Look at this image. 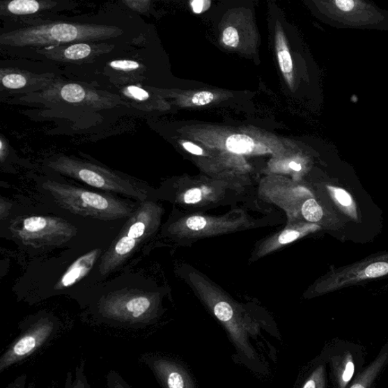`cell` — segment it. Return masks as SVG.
I'll return each instance as SVG.
<instances>
[{
  "label": "cell",
  "mask_w": 388,
  "mask_h": 388,
  "mask_svg": "<svg viewBox=\"0 0 388 388\" xmlns=\"http://www.w3.org/2000/svg\"><path fill=\"white\" fill-rule=\"evenodd\" d=\"M120 33L121 30L115 26L56 22L3 33L0 42L13 47L45 46L107 40Z\"/></svg>",
  "instance_id": "1"
},
{
  "label": "cell",
  "mask_w": 388,
  "mask_h": 388,
  "mask_svg": "<svg viewBox=\"0 0 388 388\" xmlns=\"http://www.w3.org/2000/svg\"><path fill=\"white\" fill-rule=\"evenodd\" d=\"M42 187L59 207L80 217L107 222L131 217L134 212L132 205L111 195L50 180Z\"/></svg>",
  "instance_id": "2"
},
{
  "label": "cell",
  "mask_w": 388,
  "mask_h": 388,
  "mask_svg": "<svg viewBox=\"0 0 388 388\" xmlns=\"http://www.w3.org/2000/svg\"><path fill=\"white\" fill-rule=\"evenodd\" d=\"M48 166L65 176L70 177L107 192L124 195L143 202L146 195L132 180L115 171L72 157L59 156L49 161Z\"/></svg>",
  "instance_id": "3"
},
{
  "label": "cell",
  "mask_w": 388,
  "mask_h": 388,
  "mask_svg": "<svg viewBox=\"0 0 388 388\" xmlns=\"http://www.w3.org/2000/svg\"><path fill=\"white\" fill-rule=\"evenodd\" d=\"M157 215V208L153 203H141L126 222L114 243L102 257L101 275L105 276L116 270L127 260L156 228Z\"/></svg>",
  "instance_id": "4"
},
{
  "label": "cell",
  "mask_w": 388,
  "mask_h": 388,
  "mask_svg": "<svg viewBox=\"0 0 388 388\" xmlns=\"http://www.w3.org/2000/svg\"><path fill=\"white\" fill-rule=\"evenodd\" d=\"M157 299L148 293L124 290L101 299V315L111 321L128 325L148 324L157 314Z\"/></svg>",
  "instance_id": "5"
},
{
  "label": "cell",
  "mask_w": 388,
  "mask_h": 388,
  "mask_svg": "<svg viewBox=\"0 0 388 388\" xmlns=\"http://www.w3.org/2000/svg\"><path fill=\"white\" fill-rule=\"evenodd\" d=\"M10 229L24 245L34 248L61 246L77 233L76 227L68 221L44 215L17 219Z\"/></svg>",
  "instance_id": "6"
},
{
  "label": "cell",
  "mask_w": 388,
  "mask_h": 388,
  "mask_svg": "<svg viewBox=\"0 0 388 388\" xmlns=\"http://www.w3.org/2000/svg\"><path fill=\"white\" fill-rule=\"evenodd\" d=\"M21 334L0 357V373L27 359L53 339L59 329L54 318L42 316L20 327Z\"/></svg>",
  "instance_id": "7"
},
{
  "label": "cell",
  "mask_w": 388,
  "mask_h": 388,
  "mask_svg": "<svg viewBox=\"0 0 388 388\" xmlns=\"http://www.w3.org/2000/svg\"><path fill=\"white\" fill-rule=\"evenodd\" d=\"M141 361L152 371L162 388H196L192 374L176 359L148 352Z\"/></svg>",
  "instance_id": "8"
},
{
  "label": "cell",
  "mask_w": 388,
  "mask_h": 388,
  "mask_svg": "<svg viewBox=\"0 0 388 388\" xmlns=\"http://www.w3.org/2000/svg\"><path fill=\"white\" fill-rule=\"evenodd\" d=\"M386 274H388V254L371 258L337 272L327 281L329 286L326 290L341 288L352 283L379 278Z\"/></svg>",
  "instance_id": "9"
},
{
  "label": "cell",
  "mask_w": 388,
  "mask_h": 388,
  "mask_svg": "<svg viewBox=\"0 0 388 388\" xmlns=\"http://www.w3.org/2000/svg\"><path fill=\"white\" fill-rule=\"evenodd\" d=\"M101 253V249H95L77 258L63 274L54 288L62 290L79 282L91 271Z\"/></svg>",
  "instance_id": "10"
},
{
  "label": "cell",
  "mask_w": 388,
  "mask_h": 388,
  "mask_svg": "<svg viewBox=\"0 0 388 388\" xmlns=\"http://www.w3.org/2000/svg\"><path fill=\"white\" fill-rule=\"evenodd\" d=\"M277 51L281 71L286 75L288 80L290 81L293 61L286 40L281 32H278L277 34Z\"/></svg>",
  "instance_id": "11"
},
{
  "label": "cell",
  "mask_w": 388,
  "mask_h": 388,
  "mask_svg": "<svg viewBox=\"0 0 388 388\" xmlns=\"http://www.w3.org/2000/svg\"><path fill=\"white\" fill-rule=\"evenodd\" d=\"M85 370V362L81 360L77 365L74 374L72 372L67 373L64 388H91Z\"/></svg>",
  "instance_id": "12"
},
{
  "label": "cell",
  "mask_w": 388,
  "mask_h": 388,
  "mask_svg": "<svg viewBox=\"0 0 388 388\" xmlns=\"http://www.w3.org/2000/svg\"><path fill=\"white\" fill-rule=\"evenodd\" d=\"M226 146L229 151L238 154L251 153L254 148V141L252 138L245 134H234L230 136L226 141Z\"/></svg>",
  "instance_id": "13"
},
{
  "label": "cell",
  "mask_w": 388,
  "mask_h": 388,
  "mask_svg": "<svg viewBox=\"0 0 388 388\" xmlns=\"http://www.w3.org/2000/svg\"><path fill=\"white\" fill-rule=\"evenodd\" d=\"M42 6L36 0H13L6 4V10L13 15H23L36 13Z\"/></svg>",
  "instance_id": "14"
},
{
  "label": "cell",
  "mask_w": 388,
  "mask_h": 388,
  "mask_svg": "<svg viewBox=\"0 0 388 388\" xmlns=\"http://www.w3.org/2000/svg\"><path fill=\"white\" fill-rule=\"evenodd\" d=\"M60 95L62 98L69 103H80L87 98V92L81 85L68 84L63 86Z\"/></svg>",
  "instance_id": "15"
},
{
  "label": "cell",
  "mask_w": 388,
  "mask_h": 388,
  "mask_svg": "<svg viewBox=\"0 0 388 388\" xmlns=\"http://www.w3.org/2000/svg\"><path fill=\"white\" fill-rule=\"evenodd\" d=\"M302 213L309 222H317L323 217L322 207L313 199L306 201L302 207Z\"/></svg>",
  "instance_id": "16"
},
{
  "label": "cell",
  "mask_w": 388,
  "mask_h": 388,
  "mask_svg": "<svg viewBox=\"0 0 388 388\" xmlns=\"http://www.w3.org/2000/svg\"><path fill=\"white\" fill-rule=\"evenodd\" d=\"M91 47L85 42H79L65 49L64 56L68 60H80L91 55Z\"/></svg>",
  "instance_id": "17"
},
{
  "label": "cell",
  "mask_w": 388,
  "mask_h": 388,
  "mask_svg": "<svg viewBox=\"0 0 388 388\" xmlns=\"http://www.w3.org/2000/svg\"><path fill=\"white\" fill-rule=\"evenodd\" d=\"M1 82L4 87L8 89H20L27 84L24 76L16 73L2 75Z\"/></svg>",
  "instance_id": "18"
},
{
  "label": "cell",
  "mask_w": 388,
  "mask_h": 388,
  "mask_svg": "<svg viewBox=\"0 0 388 388\" xmlns=\"http://www.w3.org/2000/svg\"><path fill=\"white\" fill-rule=\"evenodd\" d=\"M107 382L108 388H132L115 370H111L107 374Z\"/></svg>",
  "instance_id": "19"
},
{
  "label": "cell",
  "mask_w": 388,
  "mask_h": 388,
  "mask_svg": "<svg viewBox=\"0 0 388 388\" xmlns=\"http://www.w3.org/2000/svg\"><path fill=\"white\" fill-rule=\"evenodd\" d=\"M123 93L127 98H130L137 101L143 102L150 98V94L148 91L135 85L128 86V87L124 89Z\"/></svg>",
  "instance_id": "20"
},
{
  "label": "cell",
  "mask_w": 388,
  "mask_h": 388,
  "mask_svg": "<svg viewBox=\"0 0 388 388\" xmlns=\"http://www.w3.org/2000/svg\"><path fill=\"white\" fill-rule=\"evenodd\" d=\"M111 68L117 71L131 72L140 68L141 65L133 60H115L109 64Z\"/></svg>",
  "instance_id": "21"
},
{
  "label": "cell",
  "mask_w": 388,
  "mask_h": 388,
  "mask_svg": "<svg viewBox=\"0 0 388 388\" xmlns=\"http://www.w3.org/2000/svg\"><path fill=\"white\" fill-rule=\"evenodd\" d=\"M331 193L334 199L343 207H349L352 205V200L350 195L345 192L344 189L341 188L329 187Z\"/></svg>",
  "instance_id": "22"
},
{
  "label": "cell",
  "mask_w": 388,
  "mask_h": 388,
  "mask_svg": "<svg viewBox=\"0 0 388 388\" xmlns=\"http://www.w3.org/2000/svg\"><path fill=\"white\" fill-rule=\"evenodd\" d=\"M222 40L226 45L235 48L239 44V34L236 29L229 27L223 32Z\"/></svg>",
  "instance_id": "23"
},
{
  "label": "cell",
  "mask_w": 388,
  "mask_h": 388,
  "mask_svg": "<svg viewBox=\"0 0 388 388\" xmlns=\"http://www.w3.org/2000/svg\"><path fill=\"white\" fill-rule=\"evenodd\" d=\"M214 100V95L211 92L201 91L196 93L192 98L194 105L204 106L209 104Z\"/></svg>",
  "instance_id": "24"
},
{
  "label": "cell",
  "mask_w": 388,
  "mask_h": 388,
  "mask_svg": "<svg viewBox=\"0 0 388 388\" xmlns=\"http://www.w3.org/2000/svg\"><path fill=\"white\" fill-rule=\"evenodd\" d=\"M202 200V191L199 188L189 189L185 196L184 201L187 204L199 203Z\"/></svg>",
  "instance_id": "25"
},
{
  "label": "cell",
  "mask_w": 388,
  "mask_h": 388,
  "mask_svg": "<svg viewBox=\"0 0 388 388\" xmlns=\"http://www.w3.org/2000/svg\"><path fill=\"white\" fill-rule=\"evenodd\" d=\"M186 225L189 229L200 231L206 226V220L202 217H193L187 220Z\"/></svg>",
  "instance_id": "26"
},
{
  "label": "cell",
  "mask_w": 388,
  "mask_h": 388,
  "mask_svg": "<svg viewBox=\"0 0 388 388\" xmlns=\"http://www.w3.org/2000/svg\"><path fill=\"white\" fill-rule=\"evenodd\" d=\"M28 383V376L26 374H22L17 377L15 380L8 385L6 388H34L32 383Z\"/></svg>",
  "instance_id": "27"
},
{
  "label": "cell",
  "mask_w": 388,
  "mask_h": 388,
  "mask_svg": "<svg viewBox=\"0 0 388 388\" xmlns=\"http://www.w3.org/2000/svg\"><path fill=\"white\" fill-rule=\"evenodd\" d=\"M300 235V233L297 231H286L280 235L279 241L281 245H286L292 242V241L297 239Z\"/></svg>",
  "instance_id": "28"
},
{
  "label": "cell",
  "mask_w": 388,
  "mask_h": 388,
  "mask_svg": "<svg viewBox=\"0 0 388 388\" xmlns=\"http://www.w3.org/2000/svg\"><path fill=\"white\" fill-rule=\"evenodd\" d=\"M211 2L206 0H194L192 2V6L194 13L201 14L208 10L210 7Z\"/></svg>",
  "instance_id": "29"
},
{
  "label": "cell",
  "mask_w": 388,
  "mask_h": 388,
  "mask_svg": "<svg viewBox=\"0 0 388 388\" xmlns=\"http://www.w3.org/2000/svg\"><path fill=\"white\" fill-rule=\"evenodd\" d=\"M320 380V373L318 371L314 372L310 376L301 388H318V382Z\"/></svg>",
  "instance_id": "30"
},
{
  "label": "cell",
  "mask_w": 388,
  "mask_h": 388,
  "mask_svg": "<svg viewBox=\"0 0 388 388\" xmlns=\"http://www.w3.org/2000/svg\"><path fill=\"white\" fill-rule=\"evenodd\" d=\"M184 148L187 150L189 153H191L194 155H197V156H201V155L203 154V150L199 148V146L189 142H186L183 143Z\"/></svg>",
  "instance_id": "31"
},
{
  "label": "cell",
  "mask_w": 388,
  "mask_h": 388,
  "mask_svg": "<svg viewBox=\"0 0 388 388\" xmlns=\"http://www.w3.org/2000/svg\"><path fill=\"white\" fill-rule=\"evenodd\" d=\"M12 205L10 203H6L4 200L1 199L0 201V218L3 220L6 217H8V212L11 209Z\"/></svg>",
  "instance_id": "32"
},
{
  "label": "cell",
  "mask_w": 388,
  "mask_h": 388,
  "mask_svg": "<svg viewBox=\"0 0 388 388\" xmlns=\"http://www.w3.org/2000/svg\"><path fill=\"white\" fill-rule=\"evenodd\" d=\"M353 373H355V365H353L352 362H349L343 375V382H348L352 378Z\"/></svg>",
  "instance_id": "33"
},
{
  "label": "cell",
  "mask_w": 388,
  "mask_h": 388,
  "mask_svg": "<svg viewBox=\"0 0 388 388\" xmlns=\"http://www.w3.org/2000/svg\"><path fill=\"white\" fill-rule=\"evenodd\" d=\"M6 152H8L7 146L3 141V139H1L0 140V158H1L2 162H4V159L6 157Z\"/></svg>",
  "instance_id": "34"
},
{
  "label": "cell",
  "mask_w": 388,
  "mask_h": 388,
  "mask_svg": "<svg viewBox=\"0 0 388 388\" xmlns=\"http://www.w3.org/2000/svg\"><path fill=\"white\" fill-rule=\"evenodd\" d=\"M289 166L291 169L299 171L301 170V166L300 165V164H297V162H291L289 164Z\"/></svg>",
  "instance_id": "35"
},
{
  "label": "cell",
  "mask_w": 388,
  "mask_h": 388,
  "mask_svg": "<svg viewBox=\"0 0 388 388\" xmlns=\"http://www.w3.org/2000/svg\"><path fill=\"white\" fill-rule=\"evenodd\" d=\"M351 388H366L364 383H356L353 385Z\"/></svg>",
  "instance_id": "36"
}]
</instances>
